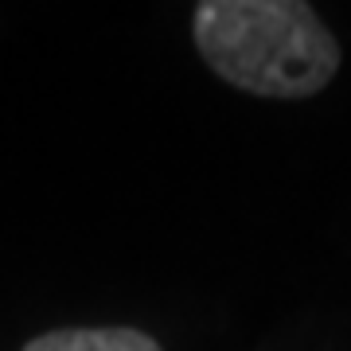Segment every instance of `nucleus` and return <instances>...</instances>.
<instances>
[{"label":"nucleus","mask_w":351,"mask_h":351,"mask_svg":"<svg viewBox=\"0 0 351 351\" xmlns=\"http://www.w3.org/2000/svg\"><path fill=\"white\" fill-rule=\"evenodd\" d=\"M191 36L215 75L258 98H308L339 71V43L308 0H199Z\"/></svg>","instance_id":"f257e3e1"},{"label":"nucleus","mask_w":351,"mask_h":351,"mask_svg":"<svg viewBox=\"0 0 351 351\" xmlns=\"http://www.w3.org/2000/svg\"><path fill=\"white\" fill-rule=\"evenodd\" d=\"M24 351H160V343L137 328H59L36 336Z\"/></svg>","instance_id":"f03ea898"}]
</instances>
